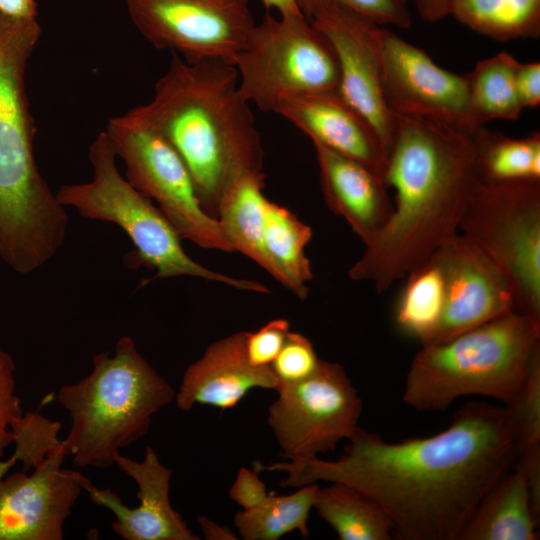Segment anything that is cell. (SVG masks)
Masks as SVG:
<instances>
[{"label": "cell", "mask_w": 540, "mask_h": 540, "mask_svg": "<svg viewBox=\"0 0 540 540\" xmlns=\"http://www.w3.org/2000/svg\"><path fill=\"white\" fill-rule=\"evenodd\" d=\"M264 187V173L240 180L224 197L217 220L234 251L250 258L271 275L263 242L268 201Z\"/></svg>", "instance_id": "obj_24"}, {"label": "cell", "mask_w": 540, "mask_h": 540, "mask_svg": "<svg viewBox=\"0 0 540 540\" xmlns=\"http://www.w3.org/2000/svg\"><path fill=\"white\" fill-rule=\"evenodd\" d=\"M483 183L540 180V133L512 138L481 127L473 135Z\"/></svg>", "instance_id": "obj_28"}, {"label": "cell", "mask_w": 540, "mask_h": 540, "mask_svg": "<svg viewBox=\"0 0 540 540\" xmlns=\"http://www.w3.org/2000/svg\"><path fill=\"white\" fill-rule=\"evenodd\" d=\"M517 444L504 406L473 401L433 436L387 442L360 427L337 460L294 457L256 472L285 471L280 486L319 480L352 486L377 501L403 540H458L487 491L514 464Z\"/></svg>", "instance_id": "obj_1"}, {"label": "cell", "mask_w": 540, "mask_h": 540, "mask_svg": "<svg viewBox=\"0 0 540 540\" xmlns=\"http://www.w3.org/2000/svg\"><path fill=\"white\" fill-rule=\"evenodd\" d=\"M404 278L406 282L395 305L394 319L403 333L425 345L433 337L443 313V272L432 255Z\"/></svg>", "instance_id": "obj_27"}, {"label": "cell", "mask_w": 540, "mask_h": 540, "mask_svg": "<svg viewBox=\"0 0 540 540\" xmlns=\"http://www.w3.org/2000/svg\"><path fill=\"white\" fill-rule=\"evenodd\" d=\"M3 477H4V475L0 474V481H1V479H2Z\"/></svg>", "instance_id": "obj_43"}, {"label": "cell", "mask_w": 540, "mask_h": 540, "mask_svg": "<svg viewBox=\"0 0 540 540\" xmlns=\"http://www.w3.org/2000/svg\"><path fill=\"white\" fill-rule=\"evenodd\" d=\"M318 488L312 483L289 495L270 493L256 507L237 512L233 521L240 536L244 540H278L297 530L308 537L307 521Z\"/></svg>", "instance_id": "obj_29"}, {"label": "cell", "mask_w": 540, "mask_h": 540, "mask_svg": "<svg viewBox=\"0 0 540 540\" xmlns=\"http://www.w3.org/2000/svg\"><path fill=\"white\" fill-rule=\"evenodd\" d=\"M116 157L106 132H100L88 153L92 179L62 185L55 193L59 203L76 209L84 218L118 225L135 247L131 262L156 270L155 278L192 276L242 291L269 293L258 281L234 278L193 260L161 210L120 174Z\"/></svg>", "instance_id": "obj_7"}, {"label": "cell", "mask_w": 540, "mask_h": 540, "mask_svg": "<svg viewBox=\"0 0 540 540\" xmlns=\"http://www.w3.org/2000/svg\"><path fill=\"white\" fill-rule=\"evenodd\" d=\"M267 495L266 485L259 478L258 472L247 468L239 469L229 489L230 498L245 510L259 505Z\"/></svg>", "instance_id": "obj_36"}, {"label": "cell", "mask_w": 540, "mask_h": 540, "mask_svg": "<svg viewBox=\"0 0 540 540\" xmlns=\"http://www.w3.org/2000/svg\"><path fill=\"white\" fill-rule=\"evenodd\" d=\"M130 19L156 49L187 62L234 63L256 25L249 0H127Z\"/></svg>", "instance_id": "obj_12"}, {"label": "cell", "mask_w": 540, "mask_h": 540, "mask_svg": "<svg viewBox=\"0 0 540 540\" xmlns=\"http://www.w3.org/2000/svg\"><path fill=\"white\" fill-rule=\"evenodd\" d=\"M37 18L0 11V258L28 274L54 257L68 226L65 207L41 175L25 75L38 43Z\"/></svg>", "instance_id": "obj_4"}, {"label": "cell", "mask_w": 540, "mask_h": 540, "mask_svg": "<svg viewBox=\"0 0 540 540\" xmlns=\"http://www.w3.org/2000/svg\"><path fill=\"white\" fill-rule=\"evenodd\" d=\"M300 12L310 19L319 10L340 5L349 8L377 24L408 29L412 17L409 0H294Z\"/></svg>", "instance_id": "obj_32"}, {"label": "cell", "mask_w": 540, "mask_h": 540, "mask_svg": "<svg viewBox=\"0 0 540 540\" xmlns=\"http://www.w3.org/2000/svg\"><path fill=\"white\" fill-rule=\"evenodd\" d=\"M268 408V424L282 457H315L335 450L358 429L362 400L338 363L321 360L308 378L280 384Z\"/></svg>", "instance_id": "obj_11"}, {"label": "cell", "mask_w": 540, "mask_h": 540, "mask_svg": "<svg viewBox=\"0 0 540 540\" xmlns=\"http://www.w3.org/2000/svg\"><path fill=\"white\" fill-rule=\"evenodd\" d=\"M105 132L126 166L128 182L156 202L182 239L234 252L219 221L201 206L184 163L152 125L129 110L111 118Z\"/></svg>", "instance_id": "obj_10"}, {"label": "cell", "mask_w": 540, "mask_h": 540, "mask_svg": "<svg viewBox=\"0 0 540 540\" xmlns=\"http://www.w3.org/2000/svg\"><path fill=\"white\" fill-rule=\"evenodd\" d=\"M289 331L286 319H274L254 332L246 331L245 353L249 364L257 368L270 367Z\"/></svg>", "instance_id": "obj_35"}, {"label": "cell", "mask_w": 540, "mask_h": 540, "mask_svg": "<svg viewBox=\"0 0 540 540\" xmlns=\"http://www.w3.org/2000/svg\"><path fill=\"white\" fill-rule=\"evenodd\" d=\"M519 61L502 51L476 63L465 74L468 107L473 127L478 130L492 120H516L523 110L516 91Z\"/></svg>", "instance_id": "obj_25"}, {"label": "cell", "mask_w": 540, "mask_h": 540, "mask_svg": "<svg viewBox=\"0 0 540 540\" xmlns=\"http://www.w3.org/2000/svg\"><path fill=\"white\" fill-rule=\"evenodd\" d=\"M449 16L496 41L540 35V0H449Z\"/></svg>", "instance_id": "obj_26"}, {"label": "cell", "mask_w": 540, "mask_h": 540, "mask_svg": "<svg viewBox=\"0 0 540 540\" xmlns=\"http://www.w3.org/2000/svg\"><path fill=\"white\" fill-rule=\"evenodd\" d=\"M233 64L242 97L263 112L299 96L339 89L335 50L302 13L265 14Z\"/></svg>", "instance_id": "obj_8"}, {"label": "cell", "mask_w": 540, "mask_h": 540, "mask_svg": "<svg viewBox=\"0 0 540 540\" xmlns=\"http://www.w3.org/2000/svg\"><path fill=\"white\" fill-rule=\"evenodd\" d=\"M309 20L335 50L340 94L370 123L387 156L395 114L388 108L382 89L385 26L340 5L325 7Z\"/></svg>", "instance_id": "obj_14"}, {"label": "cell", "mask_w": 540, "mask_h": 540, "mask_svg": "<svg viewBox=\"0 0 540 540\" xmlns=\"http://www.w3.org/2000/svg\"><path fill=\"white\" fill-rule=\"evenodd\" d=\"M540 357V321L510 312L446 342L422 345L406 375L403 401L417 411H444L458 398L507 404Z\"/></svg>", "instance_id": "obj_6"}, {"label": "cell", "mask_w": 540, "mask_h": 540, "mask_svg": "<svg viewBox=\"0 0 540 540\" xmlns=\"http://www.w3.org/2000/svg\"><path fill=\"white\" fill-rule=\"evenodd\" d=\"M60 428V422L51 421L38 412L20 415L11 427L15 449L10 458L15 463H22L23 472H29L61 444L58 437Z\"/></svg>", "instance_id": "obj_30"}, {"label": "cell", "mask_w": 540, "mask_h": 540, "mask_svg": "<svg viewBox=\"0 0 540 540\" xmlns=\"http://www.w3.org/2000/svg\"><path fill=\"white\" fill-rule=\"evenodd\" d=\"M267 9L278 11L279 15L301 13L294 0H261Z\"/></svg>", "instance_id": "obj_42"}, {"label": "cell", "mask_w": 540, "mask_h": 540, "mask_svg": "<svg viewBox=\"0 0 540 540\" xmlns=\"http://www.w3.org/2000/svg\"><path fill=\"white\" fill-rule=\"evenodd\" d=\"M504 408L518 452L540 444V357L517 395Z\"/></svg>", "instance_id": "obj_31"}, {"label": "cell", "mask_w": 540, "mask_h": 540, "mask_svg": "<svg viewBox=\"0 0 540 540\" xmlns=\"http://www.w3.org/2000/svg\"><path fill=\"white\" fill-rule=\"evenodd\" d=\"M515 85L519 102L523 109L534 108L540 104V63L519 62Z\"/></svg>", "instance_id": "obj_38"}, {"label": "cell", "mask_w": 540, "mask_h": 540, "mask_svg": "<svg viewBox=\"0 0 540 540\" xmlns=\"http://www.w3.org/2000/svg\"><path fill=\"white\" fill-rule=\"evenodd\" d=\"M198 523L207 540H237L238 538L229 527L219 525L205 516H199Z\"/></svg>", "instance_id": "obj_41"}, {"label": "cell", "mask_w": 540, "mask_h": 540, "mask_svg": "<svg viewBox=\"0 0 540 540\" xmlns=\"http://www.w3.org/2000/svg\"><path fill=\"white\" fill-rule=\"evenodd\" d=\"M383 179L393 211L348 271L378 292L427 261L459 233L481 179L473 135L430 120L395 115Z\"/></svg>", "instance_id": "obj_2"}, {"label": "cell", "mask_w": 540, "mask_h": 540, "mask_svg": "<svg viewBox=\"0 0 540 540\" xmlns=\"http://www.w3.org/2000/svg\"><path fill=\"white\" fill-rule=\"evenodd\" d=\"M313 508L340 540H391L394 524L384 508L364 492L337 482L318 488Z\"/></svg>", "instance_id": "obj_23"}, {"label": "cell", "mask_w": 540, "mask_h": 540, "mask_svg": "<svg viewBox=\"0 0 540 540\" xmlns=\"http://www.w3.org/2000/svg\"><path fill=\"white\" fill-rule=\"evenodd\" d=\"M382 89L395 115L443 123L475 134L465 75L438 66L421 48L383 28Z\"/></svg>", "instance_id": "obj_13"}, {"label": "cell", "mask_w": 540, "mask_h": 540, "mask_svg": "<svg viewBox=\"0 0 540 540\" xmlns=\"http://www.w3.org/2000/svg\"><path fill=\"white\" fill-rule=\"evenodd\" d=\"M321 360L307 337L289 331L270 369L279 385L296 383L311 376Z\"/></svg>", "instance_id": "obj_33"}, {"label": "cell", "mask_w": 540, "mask_h": 540, "mask_svg": "<svg viewBox=\"0 0 540 540\" xmlns=\"http://www.w3.org/2000/svg\"><path fill=\"white\" fill-rule=\"evenodd\" d=\"M513 467L518 469L524 476L533 509L540 518V444L519 451Z\"/></svg>", "instance_id": "obj_37"}, {"label": "cell", "mask_w": 540, "mask_h": 540, "mask_svg": "<svg viewBox=\"0 0 540 540\" xmlns=\"http://www.w3.org/2000/svg\"><path fill=\"white\" fill-rule=\"evenodd\" d=\"M131 110L175 150L201 206L216 219L224 197L240 180L264 173L261 137L232 63L187 62L171 52L151 101Z\"/></svg>", "instance_id": "obj_3"}, {"label": "cell", "mask_w": 540, "mask_h": 540, "mask_svg": "<svg viewBox=\"0 0 540 540\" xmlns=\"http://www.w3.org/2000/svg\"><path fill=\"white\" fill-rule=\"evenodd\" d=\"M0 11L16 18H37L36 0H0Z\"/></svg>", "instance_id": "obj_40"}, {"label": "cell", "mask_w": 540, "mask_h": 540, "mask_svg": "<svg viewBox=\"0 0 540 540\" xmlns=\"http://www.w3.org/2000/svg\"><path fill=\"white\" fill-rule=\"evenodd\" d=\"M274 113L298 128L312 143L321 144L384 176L386 153L378 135L339 90L287 100Z\"/></svg>", "instance_id": "obj_18"}, {"label": "cell", "mask_w": 540, "mask_h": 540, "mask_svg": "<svg viewBox=\"0 0 540 540\" xmlns=\"http://www.w3.org/2000/svg\"><path fill=\"white\" fill-rule=\"evenodd\" d=\"M426 22H438L449 16V0H411Z\"/></svg>", "instance_id": "obj_39"}, {"label": "cell", "mask_w": 540, "mask_h": 540, "mask_svg": "<svg viewBox=\"0 0 540 540\" xmlns=\"http://www.w3.org/2000/svg\"><path fill=\"white\" fill-rule=\"evenodd\" d=\"M311 239L309 225L286 207L267 201L263 242L271 276L301 300L308 296L313 279L305 251Z\"/></svg>", "instance_id": "obj_22"}, {"label": "cell", "mask_w": 540, "mask_h": 540, "mask_svg": "<svg viewBox=\"0 0 540 540\" xmlns=\"http://www.w3.org/2000/svg\"><path fill=\"white\" fill-rule=\"evenodd\" d=\"M433 256L443 272L445 301L440 323L427 344L446 342L515 311L506 276L468 237L457 233Z\"/></svg>", "instance_id": "obj_15"}, {"label": "cell", "mask_w": 540, "mask_h": 540, "mask_svg": "<svg viewBox=\"0 0 540 540\" xmlns=\"http://www.w3.org/2000/svg\"><path fill=\"white\" fill-rule=\"evenodd\" d=\"M245 337L246 331H239L211 343L186 368L174 398L180 410L189 411L195 404L231 409L253 388L276 391L279 383L270 367L249 364Z\"/></svg>", "instance_id": "obj_19"}, {"label": "cell", "mask_w": 540, "mask_h": 540, "mask_svg": "<svg viewBox=\"0 0 540 540\" xmlns=\"http://www.w3.org/2000/svg\"><path fill=\"white\" fill-rule=\"evenodd\" d=\"M459 233L504 273L514 294L515 312L540 321V180L481 182Z\"/></svg>", "instance_id": "obj_9"}, {"label": "cell", "mask_w": 540, "mask_h": 540, "mask_svg": "<svg viewBox=\"0 0 540 540\" xmlns=\"http://www.w3.org/2000/svg\"><path fill=\"white\" fill-rule=\"evenodd\" d=\"M15 368L12 356L0 348V464L5 449L13 443L12 424L23 414L16 394Z\"/></svg>", "instance_id": "obj_34"}, {"label": "cell", "mask_w": 540, "mask_h": 540, "mask_svg": "<svg viewBox=\"0 0 540 540\" xmlns=\"http://www.w3.org/2000/svg\"><path fill=\"white\" fill-rule=\"evenodd\" d=\"M118 468L133 479L137 486L139 505L130 508L110 488L99 489L85 476L82 488L91 501L109 509L115 516L111 528L124 540H199L182 516L170 503L169 489L172 471L164 466L151 446L138 462L119 453Z\"/></svg>", "instance_id": "obj_17"}, {"label": "cell", "mask_w": 540, "mask_h": 540, "mask_svg": "<svg viewBox=\"0 0 540 540\" xmlns=\"http://www.w3.org/2000/svg\"><path fill=\"white\" fill-rule=\"evenodd\" d=\"M312 144L327 206L367 245L382 230L393 211L383 177L321 144Z\"/></svg>", "instance_id": "obj_20"}, {"label": "cell", "mask_w": 540, "mask_h": 540, "mask_svg": "<svg viewBox=\"0 0 540 540\" xmlns=\"http://www.w3.org/2000/svg\"><path fill=\"white\" fill-rule=\"evenodd\" d=\"M173 387L122 336L113 355L92 359V371L76 383L60 387L57 401L71 418L62 440L76 467L108 468L125 448L149 430L152 416L175 398Z\"/></svg>", "instance_id": "obj_5"}, {"label": "cell", "mask_w": 540, "mask_h": 540, "mask_svg": "<svg viewBox=\"0 0 540 540\" xmlns=\"http://www.w3.org/2000/svg\"><path fill=\"white\" fill-rule=\"evenodd\" d=\"M61 444L31 474L16 472L0 481V540H61L63 526L79 498L84 475L62 468Z\"/></svg>", "instance_id": "obj_16"}, {"label": "cell", "mask_w": 540, "mask_h": 540, "mask_svg": "<svg viewBox=\"0 0 540 540\" xmlns=\"http://www.w3.org/2000/svg\"><path fill=\"white\" fill-rule=\"evenodd\" d=\"M539 520L524 476L512 467L482 497L458 540H537Z\"/></svg>", "instance_id": "obj_21"}]
</instances>
